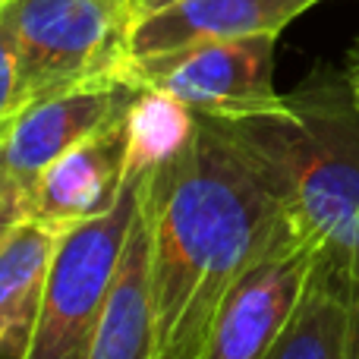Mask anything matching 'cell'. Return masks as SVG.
Returning a JSON list of instances; mask_svg holds the SVG:
<instances>
[{"label":"cell","mask_w":359,"mask_h":359,"mask_svg":"<svg viewBox=\"0 0 359 359\" xmlns=\"http://www.w3.org/2000/svg\"><path fill=\"white\" fill-rule=\"evenodd\" d=\"M142 202L155 359H208L224 303L274 240L284 211L205 117L183 155L145 174Z\"/></svg>","instance_id":"obj_1"},{"label":"cell","mask_w":359,"mask_h":359,"mask_svg":"<svg viewBox=\"0 0 359 359\" xmlns=\"http://www.w3.org/2000/svg\"><path fill=\"white\" fill-rule=\"evenodd\" d=\"M208 123L259 174L290 227L359 278V104L347 76L318 73L278 111Z\"/></svg>","instance_id":"obj_2"},{"label":"cell","mask_w":359,"mask_h":359,"mask_svg":"<svg viewBox=\"0 0 359 359\" xmlns=\"http://www.w3.org/2000/svg\"><path fill=\"white\" fill-rule=\"evenodd\" d=\"M25 104L67 88L126 82L133 0H0Z\"/></svg>","instance_id":"obj_3"},{"label":"cell","mask_w":359,"mask_h":359,"mask_svg":"<svg viewBox=\"0 0 359 359\" xmlns=\"http://www.w3.org/2000/svg\"><path fill=\"white\" fill-rule=\"evenodd\" d=\"M145 174H126L117 205L63 236L38 322L22 359H88L126 236L142 202Z\"/></svg>","instance_id":"obj_4"},{"label":"cell","mask_w":359,"mask_h":359,"mask_svg":"<svg viewBox=\"0 0 359 359\" xmlns=\"http://www.w3.org/2000/svg\"><path fill=\"white\" fill-rule=\"evenodd\" d=\"M274 41L278 35H249L133 57L126 82L164 88L208 120L259 117L284 104L274 88Z\"/></svg>","instance_id":"obj_5"},{"label":"cell","mask_w":359,"mask_h":359,"mask_svg":"<svg viewBox=\"0 0 359 359\" xmlns=\"http://www.w3.org/2000/svg\"><path fill=\"white\" fill-rule=\"evenodd\" d=\"M316 262L318 249L284 217L274 240L224 303L208 359H265L271 353L309 287Z\"/></svg>","instance_id":"obj_6"},{"label":"cell","mask_w":359,"mask_h":359,"mask_svg":"<svg viewBox=\"0 0 359 359\" xmlns=\"http://www.w3.org/2000/svg\"><path fill=\"white\" fill-rule=\"evenodd\" d=\"M133 95L136 86L130 82H101L29 101L0 139V198L22 215L35 180L63 151L117 120L130 107Z\"/></svg>","instance_id":"obj_7"},{"label":"cell","mask_w":359,"mask_h":359,"mask_svg":"<svg viewBox=\"0 0 359 359\" xmlns=\"http://www.w3.org/2000/svg\"><path fill=\"white\" fill-rule=\"evenodd\" d=\"M126 186V111L63 151L25 198L22 217L57 233H73L117 205Z\"/></svg>","instance_id":"obj_8"},{"label":"cell","mask_w":359,"mask_h":359,"mask_svg":"<svg viewBox=\"0 0 359 359\" xmlns=\"http://www.w3.org/2000/svg\"><path fill=\"white\" fill-rule=\"evenodd\" d=\"M322 0H170L133 25V57H155L202 41L280 35Z\"/></svg>","instance_id":"obj_9"},{"label":"cell","mask_w":359,"mask_h":359,"mask_svg":"<svg viewBox=\"0 0 359 359\" xmlns=\"http://www.w3.org/2000/svg\"><path fill=\"white\" fill-rule=\"evenodd\" d=\"M88 359H155V312H151V230L145 202L126 236Z\"/></svg>","instance_id":"obj_10"},{"label":"cell","mask_w":359,"mask_h":359,"mask_svg":"<svg viewBox=\"0 0 359 359\" xmlns=\"http://www.w3.org/2000/svg\"><path fill=\"white\" fill-rule=\"evenodd\" d=\"M63 233L22 221L0 249V359H22Z\"/></svg>","instance_id":"obj_11"},{"label":"cell","mask_w":359,"mask_h":359,"mask_svg":"<svg viewBox=\"0 0 359 359\" xmlns=\"http://www.w3.org/2000/svg\"><path fill=\"white\" fill-rule=\"evenodd\" d=\"M356 274L318 255L290 325L265 359H350Z\"/></svg>","instance_id":"obj_12"},{"label":"cell","mask_w":359,"mask_h":359,"mask_svg":"<svg viewBox=\"0 0 359 359\" xmlns=\"http://www.w3.org/2000/svg\"><path fill=\"white\" fill-rule=\"evenodd\" d=\"M198 133V114L164 88H136L126 107V174H149L180 158Z\"/></svg>","instance_id":"obj_13"},{"label":"cell","mask_w":359,"mask_h":359,"mask_svg":"<svg viewBox=\"0 0 359 359\" xmlns=\"http://www.w3.org/2000/svg\"><path fill=\"white\" fill-rule=\"evenodd\" d=\"M25 107V92H22V76H19V63L13 54V44L6 38V29L0 22V139L10 133L16 117Z\"/></svg>","instance_id":"obj_14"},{"label":"cell","mask_w":359,"mask_h":359,"mask_svg":"<svg viewBox=\"0 0 359 359\" xmlns=\"http://www.w3.org/2000/svg\"><path fill=\"white\" fill-rule=\"evenodd\" d=\"M19 224H22V215H19L16 208H10V205L0 198V249L6 246V240H10L13 233H16Z\"/></svg>","instance_id":"obj_15"},{"label":"cell","mask_w":359,"mask_h":359,"mask_svg":"<svg viewBox=\"0 0 359 359\" xmlns=\"http://www.w3.org/2000/svg\"><path fill=\"white\" fill-rule=\"evenodd\" d=\"M344 76H347L350 95H353V101L359 104V50L356 48L350 50V60H347V69H344Z\"/></svg>","instance_id":"obj_16"},{"label":"cell","mask_w":359,"mask_h":359,"mask_svg":"<svg viewBox=\"0 0 359 359\" xmlns=\"http://www.w3.org/2000/svg\"><path fill=\"white\" fill-rule=\"evenodd\" d=\"M350 359H359V278H356V297H353V331H350Z\"/></svg>","instance_id":"obj_17"},{"label":"cell","mask_w":359,"mask_h":359,"mask_svg":"<svg viewBox=\"0 0 359 359\" xmlns=\"http://www.w3.org/2000/svg\"><path fill=\"white\" fill-rule=\"evenodd\" d=\"M136 4V19L139 16H145V13H151V10H161V6H168L170 0H133Z\"/></svg>","instance_id":"obj_18"},{"label":"cell","mask_w":359,"mask_h":359,"mask_svg":"<svg viewBox=\"0 0 359 359\" xmlns=\"http://www.w3.org/2000/svg\"><path fill=\"white\" fill-rule=\"evenodd\" d=\"M356 50H359V41H356Z\"/></svg>","instance_id":"obj_19"}]
</instances>
